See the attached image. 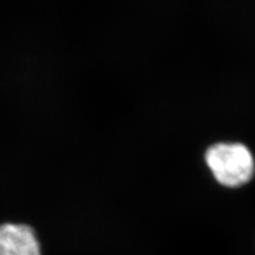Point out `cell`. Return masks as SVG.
Instances as JSON below:
<instances>
[{
	"label": "cell",
	"mask_w": 255,
	"mask_h": 255,
	"mask_svg": "<svg viewBox=\"0 0 255 255\" xmlns=\"http://www.w3.org/2000/svg\"><path fill=\"white\" fill-rule=\"evenodd\" d=\"M0 255H42L33 229L16 223L0 226Z\"/></svg>",
	"instance_id": "obj_2"
},
{
	"label": "cell",
	"mask_w": 255,
	"mask_h": 255,
	"mask_svg": "<svg viewBox=\"0 0 255 255\" xmlns=\"http://www.w3.org/2000/svg\"><path fill=\"white\" fill-rule=\"evenodd\" d=\"M206 164L220 184L238 187L254 174V158L242 143H217L206 151Z\"/></svg>",
	"instance_id": "obj_1"
}]
</instances>
